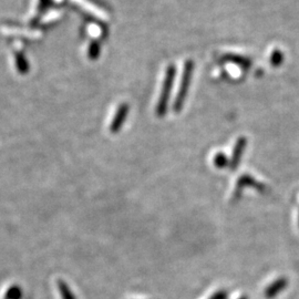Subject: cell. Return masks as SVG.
I'll return each mask as SVG.
<instances>
[{"label": "cell", "instance_id": "obj_1", "mask_svg": "<svg viewBox=\"0 0 299 299\" xmlns=\"http://www.w3.org/2000/svg\"><path fill=\"white\" fill-rule=\"evenodd\" d=\"M58 286H59V291L61 292L62 299H75L72 292L70 291V288L66 286V284L65 282L59 280V282H58Z\"/></svg>", "mask_w": 299, "mask_h": 299}, {"label": "cell", "instance_id": "obj_2", "mask_svg": "<svg viewBox=\"0 0 299 299\" xmlns=\"http://www.w3.org/2000/svg\"><path fill=\"white\" fill-rule=\"evenodd\" d=\"M21 297V292L18 287H12L8 293V298L10 299H19Z\"/></svg>", "mask_w": 299, "mask_h": 299}]
</instances>
